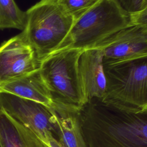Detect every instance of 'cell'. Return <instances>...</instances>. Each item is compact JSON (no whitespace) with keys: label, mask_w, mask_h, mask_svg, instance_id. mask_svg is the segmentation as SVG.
<instances>
[{"label":"cell","mask_w":147,"mask_h":147,"mask_svg":"<svg viewBox=\"0 0 147 147\" xmlns=\"http://www.w3.org/2000/svg\"><path fill=\"white\" fill-rule=\"evenodd\" d=\"M40 62L22 32L0 45V84L39 69Z\"/></svg>","instance_id":"7"},{"label":"cell","mask_w":147,"mask_h":147,"mask_svg":"<svg viewBox=\"0 0 147 147\" xmlns=\"http://www.w3.org/2000/svg\"><path fill=\"white\" fill-rule=\"evenodd\" d=\"M78 69L88 100L102 99L106 90L102 50L96 47L84 50L79 58Z\"/></svg>","instance_id":"9"},{"label":"cell","mask_w":147,"mask_h":147,"mask_svg":"<svg viewBox=\"0 0 147 147\" xmlns=\"http://www.w3.org/2000/svg\"><path fill=\"white\" fill-rule=\"evenodd\" d=\"M0 147H2V146L1 144V142H0Z\"/></svg>","instance_id":"19"},{"label":"cell","mask_w":147,"mask_h":147,"mask_svg":"<svg viewBox=\"0 0 147 147\" xmlns=\"http://www.w3.org/2000/svg\"><path fill=\"white\" fill-rule=\"evenodd\" d=\"M56 119V140L63 147H87L81 127L79 111L53 103L52 107Z\"/></svg>","instance_id":"11"},{"label":"cell","mask_w":147,"mask_h":147,"mask_svg":"<svg viewBox=\"0 0 147 147\" xmlns=\"http://www.w3.org/2000/svg\"><path fill=\"white\" fill-rule=\"evenodd\" d=\"M0 142L2 147H50L32 130L1 110Z\"/></svg>","instance_id":"12"},{"label":"cell","mask_w":147,"mask_h":147,"mask_svg":"<svg viewBox=\"0 0 147 147\" xmlns=\"http://www.w3.org/2000/svg\"><path fill=\"white\" fill-rule=\"evenodd\" d=\"M26 19V11L21 10L14 0H0V30L14 28L22 31Z\"/></svg>","instance_id":"13"},{"label":"cell","mask_w":147,"mask_h":147,"mask_svg":"<svg viewBox=\"0 0 147 147\" xmlns=\"http://www.w3.org/2000/svg\"><path fill=\"white\" fill-rule=\"evenodd\" d=\"M26 13V24L22 32L41 62L59 48L74 18L57 0H40Z\"/></svg>","instance_id":"4"},{"label":"cell","mask_w":147,"mask_h":147,"mask_svg":"<svg viewBox=\"0 0 147 147\" xmlns=\"http://www.w3.org/2000/svg\"><path fill=\"white\" fill-rule=\"evenodd\" d=\"M130 25L129 14L117 0H96L88 10L74 20L70 31L57 50H85L95 47Z\"/></svg>","instance_id":"3"},{"label":"cell","mask_w":147,"mask_h":147,"mask_svg":"<svg viewBox=\"0 0 147 147\" xmlns=\"http://www.w3.org/2000/svg\"><path fill=\"white\" fill-rule=\"evenodd\" d=\"M117 1L124 10L130 14L143 9L145 0H117Z\"/></svg>","instance_id":"15"},{"label":"cell","mask_w":147,"mask_h":147,"mask_svg":"<svg viewBox=\"0 0 147 147\" xmlns=\"http://www.w3.org/2000/svg\"><path fill=\"white\" fill-rule=\"evenodd\" d=\"M146 6H147V0H145L144 5V8H145Z\"/></svg>","instance_id":"18"},{"label":"cell","mask_w":147,"mask_h":147,"mask_svg":"<svg viewBox=\"0 0 147 147\" xmlns=\"http://www.w3.org/2000/svg\"><path fill=\"white\" fill-rule=\"evenodd\" d=\"M96 47L102 50L103 63H113L147 53V30L130 25L106 38Z\"/></svg>","instance_id":"8"},{"label":"cell","mask_w":147,"mask_h":147,"mask_svg":"<svg viewBox=\"0 0 147 147\" xmlns=\"http://www.w3.org/2000/svg\"><path fill=\"white\" fill-rule=\"evenodd\" d=\"M106 90L102 100L147 110V53L121 61L103 63Z\"/></svg>","instance_id":"5"},{"label":"cell","mask_w":147,"mask_h":147,"mask_svg":"<svg viewBox=\"0 0 147 147\" xmlns=\"http://www.w3.org/2000/svg\"><path fill=\"white\" fill-rule=\"evenodd\" d=\"M48 144L50 147H63L53 137L50 138L49 140Z\"/></svg>","instance_id":"17"},{"label":"cell","mask_w":147,"mask_h":147,"mask_svg":"<svg viewBox=\"0 0 147 147\" xmlns=\"http://www.w3.org/2000/svg\"><path fill=\"white\" fill-rule=\"evenodd\" d=\"M79 115L87 147H147V110L94 98Z\"/></svg>","instance_id":"1"},{"label":"cell","mask_w":147,"mask_h":147,"mask_svg":"<svg viewBox=\"0 0 147 147\" xmlns=\"http://www.w3.org/2000/svg\"><path fill=\"white\" fill-rule=\"evenodd\" d=\"M0 92H5L52 107L53 102L39 69L25 76L0 84Z\"/></svg>","instance_id":"10"},{"label":"cell","mask_w":147,"mask_h":147,"mask_svg":"<svg viewBox=\"0 0 147 147\" xmlns=\"http://www.w3.org/2000/svg\"><path fill=\"white\" fill-rule=\"evenodd\" d=\"M74 20L88 10L96 0H57Z\"/></svg>","instance_id":"14"},{"label":"cell","mask_w":147,"mask_h":147,"mask_svg":"<svg viewBox=\"0 0 147 147\" xmlns=\"http://www.w3.org/2000/svg\"><path fill=\"white\" fill-rule=\"evenodd\" d=\"M83 51L57 50L43 59L39 67L53 103L78 111L88 101L78 69L79 58Z\"/></svg>","instance_id":"2"},{"label":"cell","mask_w":147,"mask_h":147,"mask_svg":"<svg viewBox=\"0 0 147 147\" xmlns=\"http://www.w3.org/2000/svg\"><path fill=\"white\" fill-rule=\"evenodd\" d=\"M0 110L28 127L47 144L56 138L57 126L52 108L13 94L0 92Z\"/></svg>","instance_id":"6"},{"label":"cell","mask_w":147,"mask_h":147,"mask_svg":"<svg viewBox=\"0 0 147 147\" xmlns=\"http://www.w3.org/2000/svg\"><path fill=\"white\" fill-rule=\"evenodd\" d=\"M129 16L131 25L140 26L147 30V6L137 13L129 14Z\"/></svg>","instance_id":"16"}]
</instances>
